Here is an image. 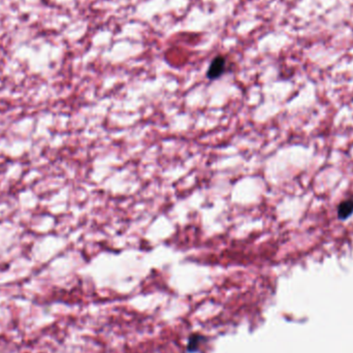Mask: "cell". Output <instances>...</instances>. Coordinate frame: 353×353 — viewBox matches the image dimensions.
I'll use <instances>...</instances> for the list:
<instances>
[{
  "mask_svg": "<svg viewBox=\"0 0 353 353\" xmlns=\"http://www.w3.org/2000/svg\"><path fill=\"white\" fill-rule=\"evenodd\" d=\"M225 64L226 61L225 58L222 56H216L209 66V69L206 72V77L210 80L218 79L225 70Z\"/></svg>",
  "mask_w": 353,
  "mask_h": 353,
  "instance_id": "obj_1",
  "label": "cell"
},
{
  "mask_svg": "<svg viewBox=\"0 0 353 353\" xmlns=\"http://www.w3.org/2000/svg\"><path fill=\"white\" fill-rule=\"evenodd\" d=\"M353 213V200H344L338 207V215L341 219H347Z\"/></svg>",
  "mask_w": 353,
  "mask_h": 353,
  "instance_id": "obj_2",
  "label": "cell"
}]
</instances>
